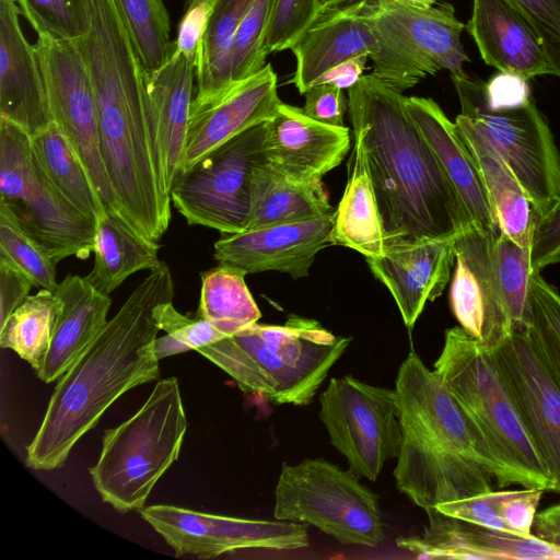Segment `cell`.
<instances>
[{"label": "cell", "mask_w": 560, "mask_h": 560, "mask_svg": "<svg viewBox=\"0 0 560 560\" xmlns=\"http://www.w3.org/2000/svg\"><path fill=\"white\" fill-rule=\"evenodd\" d=\"M350 149V130L319 122L302 108L281 102L266 121L265 161L280 173L303 182H316L343 161Z\"/></svg>", "instance_id": "cell-21"}, {"label": "cell", "mask_w": 560, "mask_h": 560, "mask_svg": "<svg viewBox=\"0 0 560 560\" xmlns=\"http://www.w3.org/2000/svg\"><path fill=\"white\" fill-rule=\"evenodd\" d=\"M486 93L492 108L514 107L532 98L527 80L505 72H500L486 82Z\"/></svg>", "instance_id": "cell-49"}, {"label": "cell", "mask_w": 560, "mask_h": 560, "mask_svg": "<svg viewBox=\"0 0 560 560\" xmlns=\"http://www.w3.org/2000/svg\"><path fill=\"white\" fill-rule=\"evenodd\" d=\"M368 59V56L361 55L340 62L325 72L317 80L316 84H331L348 91L363 75Z\"/></svg>", "instance_id": "cell-50"}, {"label": "cell", "mask_w": 560, "mask_h": 560, "mask_svg": "<svg viewBox=\"0 0 560 560\" xmlns=\"http://www.w3.org/2000/svg\"><path fill=\"white\" fill-rule=\"evenodd\" d=\"M214 0L202 1L184 11L174 40L175 49L197 63L198 50L206 32Z\"/></svg>", "instance_id": "cell-47"}, {"label": "cell", "mask_w": 560, "mask_h": 560, "mask_svg": "<svg viewBox=\"0 0 560 560\" xmlns=\"http://www.w3.org/2000/svg\"><path fill=\"white\" fill-rule=\"evenodd\" d=\"M186 429L177 378L159 381L132 417L104 431L101 455L89 469L102 500L120 513L141 511L177 460Z\"/></svg>", "instance_id": "cell-6"}, {"label": "cell", "mask_w": 560, "mask_h": 560, "mask_svg": "<svg viewBox=\"0 0 560 560\" xmlns=\"http://www.w3.org/2000/svg\"><path fill=\"white\" fill-rule=\"evenodd\" d=\"M455 124L480 171L499 230L516 244L530 246L537 214L520 180L464 116L459 114Z\"/></svg>", "instance_id": "cell-28"}, {"label": "cell", "mask_w": 560, "mask_h": 560, "mask_svg": "<svg viewBox=\"0 0 560 560\" xmlns=\"http://www.w3.org/2000/svg\"><path fill=\"white\" fill-rule=\"evenodd\" d=\"M57 312L54 291L39 289L0 325V346L13 350L38 370L51 342Z\"/></svg>", "instance_id": "cell-35"}, {"label": "cell", "mask_w": 560, "mask_h": 560, "mask_svg": "<svg viewBox=\"0 0 560 560\" xmlns=\"http://www.w3.org/2000/svg\"><path fill=\"white\" fill-rule=\"evenodd\" d=\"M492 262L511 332L529 327L530 246H521L499 231L492 238Z\"/></svg>", "instance_id": "cell-36"}, {"label": "cell", "mask_w": 560, "mask_h": 560, "mask_svg": "<svg viewBox=\"0 0 560 560\" xmlns=\"http://www.w3.org/2000/svg\"><path fill=\"white\" fill-rule=\"evenodd\" d=\"M401 444L394 469L396 487L423 509L517 485L487 440L411 349L395 380Z\"/></svg>", "instance_id": "cell-3"}, {"label": "cell", "mask_w": 560, "mask_h": 560, "mask_svg": "<svg viewBox=\"0 0 560 560\" xmlns=\"http://www.w3.org/2000/svg\"><path fill=\"white\" fill-rule=\"evenodd\" d=\"M433 372L480 430L517 486L553 490L548 467L526 430L488 349L460 326L444 335Z\"/></svg>", "instance_id": "cell-5"}, {"label": "cell", "mask_w": 560, "mask_h": 560, "mask_svg": "<svg viewBox=\"0 0 560 560\" xmlns=\"http://www.w3.org/2000/svg\"><path fill=\"white\" fill-rule=\"evenodd\" d=\"M273 7L275 0H255L243 19L232 52V84L253 75L267 65L264 46Z\"/></svg>", "instance_id": "cell-41"}, {"label": "cell", "mask_w": 560, "mask_h": 560, "mask_svg": "<svg viewBox=\"0 0 560 560\" xmlns=\"http://www.w3.org/2000/svg\"><path fill=\"white\" fill-rule=\"evenodd\" d=\"M168 266L150 271L97 338L73 362L49 399L46 413L26 448V465L36 470L63 466L75 443L93 429L107 408L128 390L160 376L153 345L160 328L153 311L173 301Z\"/></svg>", "instance_id": "cell-2"}, {"label": "cell", "mask_w": 560, "mask_h": 560, "mask_svg": "<svg viewBox=\"0 0 560 560\" xmlns=\"http://www.w3.org/2000/svg\"><path fill=\"white\" fill-rule=\"evenodd\" d=\"M265 130L262 122L243 131L178 175L171 201L189 225L222 234L246 230L253 174L265 160Z\"/></svg>", "instance_id": "cell-11"}, {"label": "cell", "mask_w": 560, "mask_h": 560, "mask_svg": "<svg viewBox=\"0 0 560 560\" xmlns=\"http://www.w3.org/2000/svg\"><path fill=\"white\" fill-rule=\"evenodd\" d=\"M254 1L214 0L198 50L194 102L219 97L231 88L235 36Z\"/></svg>", "instance_id": "cell-32"}, {"label": "cell", "mask_w": 560, "mask_h": 560, "mask_svg": "<svg viewBox=\"0 0 560 560\" xmlns=\"http://www.w3.org/2000/svg\"><path fill=\"white\" fill-rule=\"evenodd\" d=\"M529 303V335L560 384V292L539 271L530 277Z\"/></svg>", "instance_id": "cell-39"}, {"label": "cell", "mask_w": 560, "mask_h": 560, "mask_svg": "<svg viewBox=\"0 0 560 560\" xmlns=\"http://www.w3.org/2000/svg\"><path fill=\"white\" fill-rule=\"evenodd\" d=\"M140 514L177 556L215 558L241 549L295 550L310 545L304 523L217 515L168 504Z\"/></svg>", "instance_id": "cell-13"}, {"label": "cell", "mask_w": 560, "mask_h": 560, "mask_svg": "<svg viewBox=\"0 0 560 560\" xmlns=\"http://www.w3.org/2000/svg\"><path fill=\"white\" fill-rule=\"evenodd\" d=\"M58 312L51 342L36 375L45 383L58 381L102 332L112 301L86 277L67 276L54 291Z\"/></svg>", "instance_id": "cell-27"}, {"label": "cell", "mask_w": 560, "mask_h": 560, "mask_svg": "<svg viewBox=\"0 0 560 560\" xmlns=\"http://www.w3.org/2000/svg\"><path fill=\"white\" fill-rule=\"evenodd\" d=\"M335 217L336 209L304 221L222 234L214 243L213 257L246 273L273 270L304 278L316 255L331 245Z\"/></svg>", "instance_id": "cell-16"}, {"label": "cell", "mask_w": 560, "mask_h": 560, "mask_svg": "<svg viewBox=\"0 0 560 560\" xmlns=\"http://www.w3.org/2000/svg\"><path fill=\"white\" fill-rule=\"evenodd\" d=\"M359 0H320V13L327 10L351 4Z\"/></svg>", "instance_id": "cell-53"}, {"label": "cell", "mask_w": 560, "mask_h": 560, "mask_svg": "<svg viewBox=\"0 0 560 560\" xmlns=\"http://www.w3.org/2000/svg\"><path fill=\"white\" fill-rule=\"evenodd\" d=\"M366 15L385 36L406 51L428 75L447 70L451 77L467 75L469 62L460 34L465 28L453 4L443 2L429 9L390 0L369 1Z\"/></svg>", "instance_id": "cell-17"}, {"label": "cell", "mask_w": 560, "mask_h": 560, "mask_svg": "<svg viewBox=\"0 0 560 560\" xmlns=\"http://www.w3.org/2000/svg\"><path fill=\"white\" fill-rule=\"evenodd\" d=\"M454 237L395 245L382 256L365 258L374 277L389 290L409 330L427 302L438 299L451 279Z\"/></svg>", "instance_id": "cell-22"}, {"label": "cell", "mask_w": 560, "mask_h": 560, "mask_svg": "<svg viewBox=\"0 0 560 560\" xmlns=\"http://www.w3.org/2000/svg\"><path fill=\"white\" fill-rule=\"evenodd\" d=\"M560 261V192L552 205L537 218L530 242L532 271L541 272Z\"/></svg>", "instance_id": "cell-45"}, {"label": "cell", "mask_w": 560, "mask_h": 560, "mask_svg": "<svg viewBox=\"0 0 560 560\" xmlns=\"http://www.w3.org/2000/svg\"><path fill=\"white\" fill-rule=\"evenodd\" d=\"M370 0L327 10L290 47L296 60L292 79L300 94L316 84L329 69L350 58L365 55L373 61V74L402 93L428 74L395 42L368 19Z\"/></svg>", "instance_id": "cell-10"}, {"label": "cell", "mask_w": 560, "mask_h": 560, "mask_svg": "<svg viewBox=\"0 0 560 560\" xmlns=\"http://www.w3.org/2000/svg\"><path fill=\"white\" fill-rule=\"evenodd\" d=\"M465 27L483 61L500 72L526 80L555 75L541 39L510 0H472Z\"/></svg>", "instance_id": "cell-25"}, {"label": "cell", "mask_w": 560, "mask_h": 560, "mask_svg": "<svg viewBox=\"0 0 560 560\" xmlns=\"http://www.w3.org/2000/svg\"><path fill=\"white\" fill-rule=\"evenodd\" d=\"M521 419L560 494V384L539 354L528 327L488 349Z\"/></svg>", "instance_id": "cell-15"}, {"label": "cell", "mask_w": 560, "mask_h": 560, "mask_svg": "<svg viewBox=\"0 0 560 560\" xmlns=\"http://www.w3.org/2000/svg\"><path fill=\"white\" fill-rule=\"evenodd\" d=\"M542 42L555 75L560 78V0H510Z\"/></svg>", "instance_id": "cell-43"}, {"label": "cell", "mask_w": 560, "mask_h": 560, "mask_svg": "<svg viewBox=\"0 0 560 560\" xmlns=\"http://www.w3.org/2000/svg\"><path fill=\"white\" fill-rule=\"evenodd\" d=\"M319 14L320 0H275L265 54L290 49Z\"/></svg>", "instance_id": "cell-42"}, {"label": "cell", "mask_w": 560, "mask_h": 560, "mask_svg": "<svg viewBox=\"0 0 560 560\" xmlns=\"http://www.w3.org/2000/svg\"><path fill=\"white\" fill-rule=\"evenodd\" d=\"M196 63L179 51L147 77L154 151L164 192L182 172L188 119L196 94Z\"/></svg>", "instance_id": "cell-24"}, {"label": "cell", "mask_w": 560, "mask_h": 560, "mask_svg": "<svg viewBox=\"0 0 560 560\" xmlns=\"http://www.w3.org/2000/svg\"><path fill=\"white\" fill-rule=\"evenodd\" d=\"M33 287L22 271L0 259V325L26 300Z\"/></svg>", "instance_id": "cell-48"}, {"label": "cell", "mask_w": 560, "mask_h": 560, "mask_svg": "<svg viewBox=\"0 0 560 560\" xmlns=\"http://www.w3.org/2000/svg\"><path fill=\"white\" fill-rule=\"evenodd\" d=\"M406 107L436 155L472 224L494 236L500 230L480 171L455 121H451L432 98L410 96L406 98Z\"/></svg>", "instance_id": "cell-26"}, {"label": "cell", "mask_w": 560, "mask_h": 560, "mask_svg": "<svg viewBox=\"0 0 560 560\" xmlns=\"http://www.w3.org/2000/svg\"><path fill=\"white\" fill-rule=\"evenodd\" d=\"M545 490L523 488L520 490H498V514L510 534L532 537L537 509Z\"/></svg>", "instance_id": "cell-44"}, {"label": "cell", "mask_w": 560, "mask_h": 560, "mask_svg": "<svg viewBox=\"0 0 560 560\" xmlns=\"http://www.w3.org/2000/svg\"><path fill=\"white\" fill-rule=\"evenodd\" d=\"M281 101L270 63L207 102L191 103L182 173L243 131L270 120Z\"/></svg>", "instance_id": "cell-18"}, {"label": "cell", "mask_w": 560, "mask_h": 560, "mask_svg": "<svg viewBox=\"0 0 560 560\" xmlns=\"http://www.w3.org/2000/svg\"><path fill=\"white\" fill-rule=\"evenodd\" d=\"M34 46L51 120L84 163L104 206L119 210L102 158L95 93L80 56L70 42L37 37Z\"/></svg>", "instance_id": "cell-14"}, {"label": "cell", "mask_w": 560, "mask_h": 560, "mask_svg": "<svg viewBox=\"0 0 560 560\" xmlns=\"http://www.w3.org/2000/svg\"><path fill=\"white\" fill-rule=\"evenodd\" d=\"M32 149L61 195L96 223L105 206L79 154L55 121L31 136Z\"/></svg>", "instance_id": "cell-33"}, {"label": "cell", "mask_w": 560, "mask_h": 560, "mask_svg": "<svg viewBox=\"0 0 560 560\" xmlns=\"http://www.w3.org/2000/svg\"><path fill=\"white\" fill-rule=\"evenodd\" d=\"M451 79L460 115L509 165L538 218L560 192V152L546 117L533 98L514 107L492 108L485 81L468 74Z\"/></svg>", "instance_id": "cell-9"}, {"label": "cell", "mask_w": 560, "mask_h": 560, "mask_svg": "<svg viewBox=\"0 0 560 560\" xmlns=\"http://www.w3.org/2000/svg\"><path fill=\"white\" fill-rule=\"evenodd\" d=\"M137 56L148 74L171 58V20L164 0H115Z\"/></svg>", "instance_id": "cell-37"}, {"label": "cell", "mask_w": 560, "mask_h": 560, "mask_svg": "<svg viewBox=\"0 0 560 560\" xmlns=\"http://www.w3.org/2000/svg\"><path fill=\"white\" fill-rule=\"evenodd\" d=\"M14 0H0V117L31 136L51 121L34 45L24 36Z\"/></svg>", "instance_id": "cell-23"}, {"label": "cell", "mask_w": 560, "mask_h": 560, "mask_svg": "<svg viewBox=\"0 0 560 560\" xmlns=\"http://www.w3.org/2000/svg\"><path fill=\"white\" fill-rule=\"evenodd\" d=\"M318 417L349 469L375 481L401 444L395 388L370 385L351 375L331 377L320 394Z\"/></svg>", "instance_id": "cell-12"}, {"label": "cell", "mask_w": 560, "mask_h": 560, "mask_svg": "<svg viewBox=\"0 0 560 560\" xmlns=\"http://www.w3.org/2000/svg\"><path fill=\"white\" fill-rule=\"evenodd\" d=\"M350 342L315 319L290 314L283 324L257 322L196 351L245 393L275 405L306 406Z\"/></svg>", "instance_id": "cell-4"}, {"label": "cell", "mask_w": 560, "mask_h": 560, "mask_svg": "<svg viewBox=\"0 0 560 560\" xmlns=\"http://www.w3.org/2000/svg\"><path fill=\"white\" fill-rule=\"evenodd\" d=\"M492 238L475 224L455 235L450 289L451 310L459 326L487 349L511 332L494 277Z\"/></svg>", "instance_id": "cell-19"}, {"label": "cell", "mask_w": 560, "mask_h": 560, "mask_svg": "<svg viewBox=\"0 0 560 560\" xmlns=\"http://www.w3.org/2000/svg\"><path fill=\"white\" fill-rule=\"evenodd\" d=\"M206 0H185L184 11Z\"/></svg>", "instance_id": "cell-54"}, {"label": "cell", "mask_w": 560, "mask_h": 560, "mask_svg": "<svg viewBox=\"0 0 560 560\" xmlns=\"http://www.w3.org/2000/svg\"><path fill=\"white\" fill-rule=\"evenodd\" d=\"M359 478L324 458L283 463L273 516L312 525L341 544L376 547L385 539L378 495Z\"/></svg>", "instance_id": "cell-7"}, {"label": "cell", "mask_w": 560, "mask_h": 560, "mask_svg": "<svg viewBox=\"0 0 560 560\" xmlns=\"http://www.w3.org/2000/svg\"><path fill=\"white\" fill-rule=\"evenodd\" d=\"M353 142L349 177L336 209L330 241L331 245L374 258L385 253L384 234L363 145L357 137Z\"/></svg>", "instance_id": "cell-31"}, {"label": "cell", "mask_w": 560, "mask_h": 560, "mask_svg": "<svg viewBox=\"0 0 560 560\" xmlns=\"http://www.w3.org/2000/svg\"><path fill=\"white\" fill-rule=\"evenodd\" d=\"M422 536L399 537L397 547L418 559L560 560V547L536 535L522 537L470 523L435 508L425 510Z\"/></svg>", "instance_id": "cell-20"}, {"label": "cell", "mask_w": 560, "mask_h": 560, "mask_svg": "<svg viewBox=\"0 0 560 560\" xmlns=\"http://www.w3.org/2000/svg\"><path fill=\"white\" fill-rule=\"evenodd\" d=\"M160 247L118 209L105 207L96 220L94 264L86 279L109 295L133 273L158 268L162 264Z\"/></svg>", "instance_id": "cell-29"}, {"label": "cell", "mask_w": 560, "mask_h": 560, "mask_svg": "<svg viewBox=\"0 0 560 560\" xmlns=\"http://www.w3.org/2000/svg\"><path fill=\"white\" fill-rule=\"evenodd\" d=\"M303 113L314 120L332 126H345L343 117L348 110V97L343 90L331 84H316L304 94Z\"/></svg>", "instance_id": "cell-46"}, {"label": "cell", "mask_w": 560, "mask_h": 560, "mask_svg": "<svg viewBox=\"0 0 560 560\" xmlns=\"http://www.w3.org/2000/svg\"><path fill=\"white\" fill-rule=\"evenodd\" d=\"M0 259L22 271L38 289L55 291L57 262L11 209L0 202Z\"/></svg>", "instance_id": "cell-38"}, {"label": "cell", "mask_w": 560, "mask_h": 560, "mask_svg": "<svg viewBox=\"0 0 560 560\" xmlns=\"http://www.w3.org/2000/svg\"><path fill=\"white\" fill-rule=\"evenodd\" d=\"M0 202L42 242L54 260L86 259L96 223L74 208L50 182L32 149L31 135L0 117Z\"/></svg>", "instance_id": "cell-8"}, {"label": "cell", "mask_w": 560, "mask_h": 560, "mask_svg": "<svg viewBox=\"0 0 560 560\" xmlns=\"http://www.w3.org/2000/svg\"><path fill=\"white\" fill-rule=\"evenodd\" d=\"M155 357L161 360L163 358L190 351L187 346L176 340L173 336L165 334L155 339L153 345Z\"/></svg>", "instance_id": "cell-51"}, {"label": "cell", "mask_w": 560, "mask_h": 560, "mask_svg": "<svg viewBox=\"0 0 560 560\" xmlns=\"http://www.w3.org/2000/svg\"><path fill=\"white\" fill-rule=\"evenodd\" d=\"M332 210L322 180L303 182L291 178L264 160L253 174L250 213L246 230L304 221Z\"/></svg>", "instance_id": "cell-30"}, {"label": "cell", "mask_w": 560, "mask_h": 560, "mask_svg": "<svg viewBox=\"0 0 560 560\" xmlns=\"http://www.w3.org/2000/svg\"><path fill=\"white\" fill-rule=\"evenodd\" d=\"M406 96L376 75L348 90L353 137L361 140L385 249L454 237L472 224L436 155L413 122Z\"/></svg>", "instance_id": "cell-1"}, {"label": "cell", "mask_w": 560, "mask_h": 560, "mask_svg": "<svg viewBox=\"0 0 560 560\" xmlns=\"http://www.w3.org/2000/svg\"><path fill=\"white\" fill-rule=\"evenodd\" d=\"M400 4L420 9H429L438 4L439 0H390Z\"/></svg>", "instance_id": "cell-52"}, {"label": "cell", "mask_w": 560, "mask_h": 560, "mask_svg": "<svg viewBox=\"0 0 560 560\" xmlns=\"http://www.w3.org/2000/svg\"><path fill=\"white\" fill-rule=\"evenodd\" d=\"M246 275L244 270L224 264L203 271L196 315L226 336L257 323L261 313L247 288Z\"/></svg>", "instance_id": "cell-34"}, {"label": "cell", "mask_w": 560, "mask_h": 560, "mask_svg": "<svg viewBox=\"0 0 560 560\" xmlns=\"http://www.w3.org/2000/svg\"><path fill=\"white\" fill-rule=\"evenodd\" d=\"M38 37L73 42L88 32L82 0H14Z\"/></svg>", "instance_id": "cell-40"}]
</instances>
